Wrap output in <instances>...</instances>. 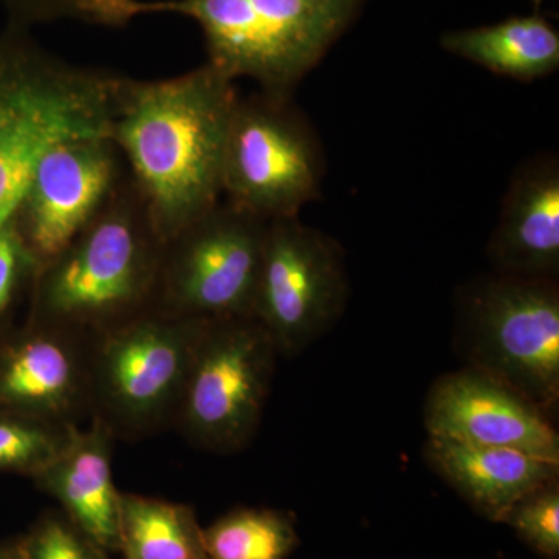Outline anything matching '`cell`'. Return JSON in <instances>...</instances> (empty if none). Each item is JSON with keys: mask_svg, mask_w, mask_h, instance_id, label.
Instances as JSON below:
<instances>
[{"mask_svg": "<svg viewBox=\"0 0 559 559\" xmlns=\"http://www.w3.org/2000/svg\"><path fill=\"white\" fill-rule=\"evenodd\" d=\"M544 0H533V3H535L536 10H538V7L543 5Z\"/></svg>", "mask_w": 559, "mask_h": 559, "instance_id": "484cf974", "label": "cell"}, {"mask_svg": "<svg viewBox=\"0 0 559 559\" xmlns=\"http://www.w3.org/2000/svg\"><path fill=\"white\" fill-rule=\"evenodd\" d=\"M119 539L124 559H209L204 528L186 503L120 492Z\"/></svg>", "mask_w": 559, "mask_h": 559, "instance_id": "ac0fdd59", "label": "cell"}, {"mask_svg": "<svg viewBox=\"0 0 559 559\" xmlns=\"http://www.w3.org/2000/svg\"><path fill=\"white\" fill-rule=\"evenodd\" d=\"M91 337L31 320L0 352V407L57 426L91 414Z\"/></svg>", "mask_w": 559, "mask_h": 559, "instance_id": "7c38bea8", "label": "cell"}, {"mask_svg": "<svg viewBox=\"0 0 559 559\" xmlns=\"http://www.w3.org/2000/svg\"><path fill=\"white\" fill-rule=\"evenodd\" d=\"M69 428L0 411V471L38 476L60 454Z\"/></svg>", "mask_w": 559, "mask_h": 559, "instance_id": "ffe728a7", "label": "cell"}, {"mask_svg": "<svg viewBox=\"0 0 559 559\" xmlns=\"http://www.w3.org/2000/svg\"><path fill=\"white\" fill-rule=\"evenodd\" d=\"M425 426L437 439L511 448L559 463V436L550 415L471 367L433 382L426 399Z\"/></svg>", "mask_w": 559, "mask_h": 559, "instance_id": "8fae6325", "label": "cell"}, {"mask_svg": "<svg viewBox=\"0 0 559 559\" xmlns=\"http://www.w3.org/2000/svg\"><path fill=\"white\" fill-rule=\"evenodd\" d=\"M499 274L555 278L559 275V160L540 154L514 173L488 242Z\"/></svg>", "mask_w": 559, "mask_h": 559, "instance_id": "4fadbf2b", "label": "cell"}, {"mask_svg": "<svg viewBox=\"0 0 559 559\" xmlns=\"http://www.w3.org/2000/svg\"><path fill=\"white\" fill-rule=\"evenodd\" d=\"M209 559H289L299 547L288 511L240 507L204 528Z\"/></svg>", "mask_w": 559, "mask_h": 559, "instance_id": "d6986e66", "label": "cell"}, {"mask_svg": "<svg viewBox=\"0 0 559 559\" xmlns=\"http://www.w3.org/2000/svg\"><path fill=\"white\" fill-rule=\"evenodd\" d=\"M323 176L322 143L293 98L260 91L238 98L224 148V201L266 223L293 218L319 200Z\"/></svg>", "mask_w": 559, "mask_h": 559, "instance_id": "8992f818", "label": "cell"}, {"mask_svg": "<svg viewBox=\"0 0 559 559\" xmlns=\"http://www.w3.org/2000/svg\"><path fill=\"white\" fill-rule=\"evenodd\" d=\"M238 98L235 81L207 61L171 79L121 76L110 139L164 245L223 198L224 148Z\"/></svg>", "mask_w": 559, "mask_h": 559, "instance_id": "6da1fadb", "label": "cell"}, {"mask_svg": "<svg viewBox=\"0 0 559 559\" xmlns=\"http://www.w3.org/2000/svg\"><path fill=\"white\" fill-rule=\"evenodd\" d=\"M455 347L546 414L559 401V286L555 278L495 274L459 297Z\"/></svg>", "mask_w": 559, "mask_h": 559, "instance_id": "5b68a950", "label": "cell"}, {"mask_svg": "<svg viewBox=\"0 0 559 559\" xmlns=\"http://www.w3.org/2000/svg\"><path fill=\"white\" fill-rule=\"evenodd\" d=\"M278 358L253 318L205 322L173 426L198 450H245L259 432Z\"/></svg>", "mask_w": 559, "mask_h": 559, "instance_id": "52a82bcc", "label": "cell"}, {"mask_svg": "<svg viewBox=\"0 0 559 559\" xmlns=\"http://www.w3.org/2000/svg\"><path fill=\"white\" fill-rule=\"evenodd\" d=\"M340 242L300 216L267 223L252 318L280 358H296L333 329L348 301Z\"/></svg>", "mask_w": 559, "mask_h": 559, "instance_id": "9c48e42d", "label": "cell"}, {"mask_svg": "<svg viewBox=\"0 0 559 559\" xmlns=\"http://www.w3.org/2000/svg\"><path fill=\"white\" fill-rule=\"evenodd\" d=\"M123 160L108 135L61 139L43 154L11 216L39 267L105 207L128 175Z\"/></svg>", "mask_w": 559, "mask_h": 559, "instance_id": "30bf717a", "label": "cell"}, {"mask_svg": "<svg viewBox=\"0 0 559 559\" xmlns=\"http://www.w3.org/2000/svg\"><path fill=\"white\" fill-rule=\"evenodd\" d=\"M10 14V25L25 28L62 20L103 27H124L134 20L135 0H0Z\"/></svg>", "mask_w": 559, "mask_h": 559, "instance_id": "44dd1931", "label": "cell"}, {"mask_svg": "<svg viewBox=\"0 0 559 559\" xmlns=\"http://www.w3.org/2000/svg\"><path fill=\"white\" fill-rule=\"evenodd\" d=\"M91 68L69 64L10 25L0 33V131L25 110L72 90L86 79Z\"/></svg>", "mask_w": 559, "mask_h": 559, "instance_id": "e0dca14e", "label": "cell"}, {"mask_svg": "<svg viewBox=\"0 0 559 559\" xmlns=\"http://www.w3.org/2000/svg\"><path fill=\"white\" fill-rule=\"evenodd\" d=\"M114 436L98 419L91 428L70 426L68 440L49 465L33 477L66 516L106 551H119L120 491L112 480Z\"/></svg>", "mask_w": 559, "mask_h": 559, "instance_id": "5bb4252c", "label": "cell"}, {"mask_svg": "<svg viewBox=\"0 0 559 559\" xmlns=\"http://www.w3.org/2000/svg\"><path fill=\"white\" fill-rule=\"evenodd\" d=\"M205 322L151 307L90 340L91 417L135 441L175 425Z\"/></svg>", "mask_w": 559, "mask_h": 559, "instance_id": "277c9868", "label": "cell"}, {"mask_svg": "<svg viewBox=\"0 0 559 559\" xmlns=\"http://www.w3.org/2000/svg\"><path fill=\"white\" fill-rule=\"evenodd\" d=\"M425 454L430 468L492 522H502L518 500L559 479V463L511 448L428 437Z\"/></svg>", "mask_w": 559, "mask_h": 559, "instance_id": "9a60e30c", "label": "cell"}, {"mask_svg": "<svg viewBox=\"0 0 559 559\" xmlns=\"http://www.w3.org/2000/svg\"><path fill=\"white\" fill-rule=\"evenodd\" d=\"M0 559H27L25 558L24 538L0 544Z\"/></svg>", "mask_w": 559, "mask_h": 559, "instance_id": "d4e9b609", "label": "cell"}, {"mask_svg": "<svg viewBox=\"0 0 559 559\" xmlns=\"http://www.w3.org/2000/svg\"><path fill=\"white\" fill-rule=\"evenodd\" d=\"M500 524L509 525L539 558L559 559V479L518 500Z\"/></svg>", "mask_w": 559, "mask_h": 559, "instance_id": "7402d4cb", "label": "cell"}, {"mask_svg": "<svg viewBox=\"0 0 559 559\" xmlns=\"http://www.w3.org/2000/svg\"><path fill=\"white\" fill-rule=\"evenodd\" d=\"M266 221L219 201L165 242L153 307L180 318H252Z\"/></svg>", "mask_w": 559, "mask_h": 559, "instance_id": "ba28073f", "label": "cell"}, {"mask_svg": "<svg viewBox=\"0 0 559 559\" xmlns=\"http://www.w3.org/2000/svg\"><path fill=\"white\" fill-rule=\"evenodd\" d=\"M364 0H135L134 17L179 14L200 25L207 62L260 92L293 98L352 27Z\"/></svg>", "mask_w": 559, "mask_h": 559, "instance_id": "3957f363", "label": "cell"}, {"mask_svg": "<svg viewBox=\"0 0 559 559\" xmlns=\"http://www.w3.org/2000/svg\"><path fill=\"white\" fill-rule=\"evenodd\" d=\"M27 559H112L66 514L49 513L24 538Z\"/></svg>", "mask_w": 559, "mask_h": 559, "instance_id": "603a6c76", "label": "cell"}, {"mask_svg": "<svg viewBox=\"0 0 559 559\" xmlns=\"http://www.w3.org/2000/svg\"><path fill=\"white\" fill-rule=\"evenodd\" d=\"M440 46L495 75L530 83L559 68V32L538 11L444 33Z\"/></svg>", "mask_w": 559, "mask_h": 559, "instance_id": "2e32d148", "label": "cell"}, {"mask_svg": "<svg viewBox=\"0 0 559 559\" xmlns=\"http://www.w3.org/2000/svg\"><path fill=\"white\" fill-rule=\"evenodd\" d=\"M38 261L32 255L13 221L0 227V314L9 308L17 289L35 278Z\"/></svg>", "mask_w": 559, "mask_h": 559, "instance_id": "cb8c5ba5", "label": "cell"}, {"mask_svg": "<svg viewBox=\"0 0 559 559\" xmlns=\"http://www.w3.org/2000/svg\"><path fill=\"white\" fill-rule=\"evenodd\" d=\"M162 248L128 173L79 237L36 272L32 320L92 337L148 310Z\"/></svg>", "mask_w": 559, "mask_h": 559, "instance_id": "7a4b0ae2", "label": "cell"}]
</instances>
